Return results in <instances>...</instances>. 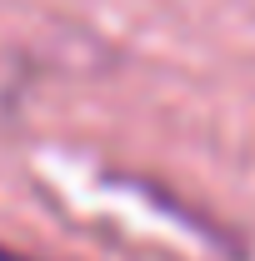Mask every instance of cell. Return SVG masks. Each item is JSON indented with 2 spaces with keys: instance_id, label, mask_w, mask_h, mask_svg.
I'll use <instances>...</instances> for the list:
<instances>
[{
  "instance_id": "6da1fadb",
  "label": "cell",
  "mask_w": 255,
  "mask_h": 261,
  "mask_svg": "<svg viewBox=\"0 0 255 261\" xmlns=\"http://www.w3.org/2000/svg\"><path fill=\"white\" fill-rule=\"evenodd\" d=\"M0 261H15V256H5V251H0Z\"/></svg>"
}]
</instances>
